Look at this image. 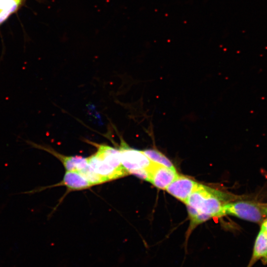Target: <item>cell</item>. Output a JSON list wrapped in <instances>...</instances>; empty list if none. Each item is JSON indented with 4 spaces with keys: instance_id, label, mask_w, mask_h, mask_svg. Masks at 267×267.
Returning <instances> with one entry per match:
<instances>
[{
    "instance_id": "cell-1",
    "label": "cell",
    "mask_w": 267,
    "mask_h": 267,
    "mask_svg": "<svg viewBox=\"0 0 267 267\" xmlns=\"http://www.w3.org/2000/svg\"><path fill=\"white\" fill-rule=\"evenodd\" d=\"M230 199L227 194L199 183L185 203L190 222L185 243L197 225L211 218L224 216L223 207Z\"/></svg>"
},
{
    "instance_id": "cell-2",
    "label": "cell",
    "mask_w": 267,
    "mask_h": 267,
    "mask_svg": "<svg viewBox=\"0 0 267 267\" xmlns=\"http://www.w3.org/2000/svg\"><path fill=\"white\" fill-rule=\"evenodd\" d=\"M224 216L229 215L261 223L267 218V204L249 201L228 202L223 207Z\"/></svg>"
},
{
    "instance_id": "cell-3",
    "label": "cell",
    "mask_w": 267,
    "mask_h": 267,
    "mask_svg": "<svg viewBox=\"0 0 267 267\" xmlns=\"http://www.w3.org/2000/svg\"><path fill=\"white\" fill-rule=\"evenodd\" d=\"M119 150L122 166L128 174L134 171L148 168L153 163L142 151L132 148L124 142L121 143Z\"/></svg>"
},
{
    "instance_id": "cell-4",
    "label": "cell",
    "mask_w": 267,
    "mask_h": 267,
    "mask_svg": "<svg viewBox=\"0 0 267 267\" xmlns=\"http://www.w3.org/2000/svg\"><path fill=\"white\" fill-rule=\"evenodd\" d=\"M198 184L186 176L178 175L166 190L171 195L185 204Z\"/></svg>"
},
{
    "instance_id": "cell-5",
    "label": "cell",
    "mask_w": 267,
    "mask_h": 267,
    "mask_svg": "<svg viewBox=\"0 0 267 267\" xmlns=\"http://www.w3.org/2000/svg\"><path fill=\"white\" fill-rule=\"evenodd\" d=\"M25 141L31 147L47 151L58 158L62 162L67 171L79 172L89 166L88 158L79 156H64L48 146L36 143L29 140H25Z\"/></svg>"
},
{
    "instance_id": "cell-6",
    "label": "cell",
    "mask_w": 267,
    "mask_h": 267,
    "mask_svg": "<svg viewBox=\"0 0 267 267\" xmlns=\"http://www.w3.org/2000/svg\"><path fill=\"white\" fill-rule=\"evenodd\" d=\"M149 182L160 189L167 187L178 175L176 169H171L155 163L150 168Z\"/></svg>"
},
{
    "instance_id": "cell-7",
    "label": "cell",
    "mask_w": 267,
    "mask_h": 267,
    "mask_svg": "<svg viewBox=\"0 0 267 267\" xmlns=\"http://www.w3.org/2000/svg\"><path fill=\"white\" fill-rule=\"evenodd\" d=\"M88 161L89 165L91 169L103 178L105 181L127 175L107 164L96 153L89 157Z\"/></svg>"
},
{
    "instance_id": "cell-8",
    "label": "cell",
    "mask_w": 267,
    "mask_h": 267,
    "mask_svg": "<svg viewBox=\"0 0 267 267\" xmlns=\"http://www.w3.org/2000/svg\"><path fill=\"white\" fill-rule=\"evenodd\" d=\"M97 147L95 153L105 163L116 170L128 174L122 166L119 149L104 144H97Z\"/></svg>"
},
{
    "instance_id": "cell-9",
    "label": "cell",
    "mask_w": 267,
    "mask_h": 267,
    "mask_svg": "<svg viewBox=\"0 0 267 267\" xmlns=\"http://www.w3.org/2000/svg\"><path fill=\"white\" fill-rule=\"evenodd\" d=\"M259 260L264 264L267 263V233L261 229L255 241L252 255L247 267H252Z\"/></svg>"
},
{
    "instance_id": "cell-10",
    "label": "cell",
    "mask_w": 267,
    "mask_h": 267,
    "mask_svg": "<svg viewBox=\"0 0 267 267\" xmlns=\"http://www.w3.org/2000/svg\"><path fill=\"white\" fill-rule=\"evenodd\" d=\"M57 185H63L70 190H82L92 185L80 173L77 171H67L62 181Z\"/></svg>"
},
{
    "instance_id": "cell-11",
    "label": "cell",
    "mask_w": 267,
    "mask_h": 267,
    "mask_svg": "<svg viewBox=\"0 0 267 267\" xmlns=\"http://www.w3.org/2000/svg\"><path fill=\"white\" fill-rule=\"evenodd\" d=\"M22 0H0V25L18 8Z\"/></svg>"
},
{
    "instance_id": "cell-12",
    "label": "cell",
    "mask_w": 267,
    "mask_h": 267,
    "mask_svg": "<svg viewBox=\"0 0 267 267\" xmlns=\"http://www.w3.org/2000/svg\"><path fill=\"white\" fill-rule=\"evenodd\" d=\"M144 154L153 163L171 169H175L172 162L164 154L155 149H149L142 151Z\"/></svg>"
},
{
    "instance_id": "cell-13",
    "label": "cell",
    "mask_w": 267,
    "mask_h": 267,
    "mask_svg": "<svg viewBox=\"0 0 267 267\" xmlns=\"http://www.w3.org/2000/svg\"><path fill=\"white\" fill-rule=\"evenodd\" d=\"M90 183L93 185L105 182L100 176L95 173L89 166L84 170L79 172Z\"/></svg>"
},
{
    "instance_id": "cell-14",
    "label": "cell",
    "mask_w": 267,
    "mask_h": 267,
    "mask_svg": "<svg viewBox=\"0 0 267 267\" xmlns=\"http://www.w3.org/2000/svg\"><path fill=\"white\" fill-rule=\"evenodd\" d=\"M261 229L267 233V218L261 223Z\"/></svg>"
}]
</instances>
